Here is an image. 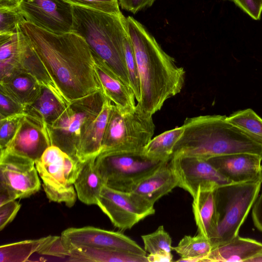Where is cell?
I'll use <instances>...</instances> for the list:
<instances>
[{"instance_id":"cell-1","label":"cell","mask_w":262,"mask_h":262,"mask_svg":"<svg viewBox=\"0 0 262 262\" xmlns=\"http://www.w3.org/2000/svg\"><path fill=\"white\" fill-rule=\"evenodd\" d=\"M19 28L70 102L101 91L93 52L81 36L51 33L27 21Z\"/></svg>"},{"instance_id":"cell-2","label":"cell","mask_w":262,"mask_h":262,"mask_svg":"<svg viewBox=\"0 0 262 262\" xmlns=\"http://www.w3.org/2000/svg\"><path fill=\"white\" fill-rule=\"evenodd\" d=\"M125 25L137 64L140 98L136 106L152 116L164 102L182 90L185 71L177 66L154 37L134 17H126Z\"/></svg>"},{"instance_id":"cell-3","label":"cell","mask_w":262,"mask_h":262,"mask_svg":"<svg viewBox=\"0 0 262 262\" xmlns=\"http://www.w3.org/2000/svg\"><path fill=\"white\" fill-rule=\"evenodd\" d=\"M226 118V116L221 115L187 118L170 159L192 157L208 160L238 153L254 154L262 159V146L228 122Z\"/></svg>"},{"instance_id":"cell-4","label":"cell","mask_w":262,"mask_h":262,"mask_svg":"<svg viewBox=\"0 0 262 262\" xmlns=\"http://www.w3.org/2000/svg\"><path fill=\"white\" fill-rule=\"evenodd\" d=\"M73 17L71 32L81 36L93 53L132 89L124 55L126 17L76 5Z\"/></svg>"},{"instance_id":"cell-5","label":"cell","mask_w":262,"mask_h":262,"mask_svg":"<svg viewBox=\"0 0 262 262\" xmlns=\"http://www.w3.org/2000/svg\"><path fill=\"white\" fill-rule=\"evenodd\" d=\"M152 116L143 113L136 106L124 110L113 103L101 152H143L155 133Z\"/></svg>"},{"instance_id":"cell-6","label":"cell","mask_w":262,"mask_h":262,"mask_svg":"<svg viewBox=\"0 0 262 262\" xmlns=\"http://www.w3.org/2000/svg\"><path fill=\"white\" fill-rule=\"evenodd\" d=\"M104 99L105 96L99 91L71 101L60 117L47 126L51 145L79 161L77 152L81 138L100 113Z\"/></svg>"},{"instance_id":"cell-7","label":"cell","mask_w":262,"mask_h":262,"mask_svg":"<svg viewBox=\"0 0 262 262\" xmlns=\"http://www.w3.org/2000/svg\"><path fill=\"white\" fill-rule=\"evenodd\" d=\"M262 185L257 180L218 187L215 198L218 225L213 247L230 241L239 230L256 200Z\"/></svg>"},{"instance_id":"cell-8","label":"cell","mask_w":262,"mask_h":262,"mask_svg":"<svg viewBox=\"0 0 262 262\" xmlns=\"http://www.w3.org/2000/svg\"><path fill=\"white\" fill-rule=\"evenodd\" d=\"M84 162L74 159L56 146L51 145L45 151L35 165L50 201L69 207L74 205L77 195L74 184Z\"/></svg>"},{"instance_id":"cell-9","label":"cell","mask_w":262,"mask_h":262,"mask_svg":"<svg viewBox=\"0 0 262 262\" xmlns=\"http://www.w3.org/2000/svg\"><path fill=\"white\" fill-rule=\"evenodd\" d=\"M165 162L155 160L142 152H101L95 166L104 185L114 189L130 192L135 186Z\"/></svg>"},{"instance_id":"cell-10","label":"cell","mask_w":262,"mask_h":262,"mask_svg":"<svg viewBox=\"0 0 262 262\" xmlns=\"http://www.w3.org/2000/svg\"><path fill=\"white\" fill-rule=\"evenodd\" d=\"M38 174L32 160L1 150L0 205L38 192L41 186Z\"/></svg>"},{"instance_id":"cell-11","label":"cell","mask_w":262,"mask_h":262,"mask_svg":"<svg viewBox=\"0 0 262 262\" xmlns=\"http://www.w3.org/2000/svg\"><path fill=\"white\" fill-rule=\"evenodd\" d=\"M113 225L121 230L130 229L147 216L155 213L154 207L141 203L131 192H123L105 185L98 204Z\"/></svg>"},{"instance_id":"cell-12","label":"cell","mask_w":262,"mask_h":262,"mask_svg":"<svg viewBox=\"0 0 262 262\" xmlns=\"http://www.w3.org/2000/svg\"><path fill=\"white\" fill-rule=\"evenodd\" d=\"M178 181V187L192 198L199 189H204L232 183L207 160L192 157H178L169 161Z\"/></svg>"},{"instance_id":"cell-13","label":"cell","mask_w":262,"mask_h":262,"mask_svg":"<svg viewBox=\"0 0 262 262\" xmlns=\"http://www.w3.org/2000/svg\"><path fill=\"white\" fill-rule=\"evenodd\" d=\"M19 8L26 21L50 32H71L73 5L62 0H21Z\"/></svg>"},{"instance_id":"cell-14","label":"cell","mask_w":262,"mask_h":262,"mask_svg":"<svg viewBox=\"0 0 262 262\" xmlns=\"http://www.w3.org/2000/svg\"><path fill=\"white\" fill-rule=\"evenodd\" d=\"M60 238L65 249L80 246L111 248L146 256L144 249L122 233L92 226L68 228L62 232Z\"/></svg>"},{"instance_id":"cell-15","label":"cell","mask_w":262,"mask_h":262,"mask_svg":"<svg viewBox=\"0 0 262 262\" xmlns=\"http://www.w3.org/2000/svg\"><path fill=\"white\" fill-rule=\"evenodd\" d=\"M51 145L47 127L24 114L15 136L3 150L35 162Z\"/></svg>"},{"instance_id":"cell-16","label":"cell","mask_w":262,"mask_h":262,"mask_svg":"<svg viewBox=\"0 0 262 262\" xmlns=\"http://www.w3.org/2000/svg\"><path fill=\"white\" fill-rule=\"evenodd\" d=\"M207 160L232 183L262 181V159L258 155L238 153Z\"/></svg>"},{"instance_id":"cell-17","label":"cell","mask_w":262,"mask_h":262,"mask_svg":"<svg viewBox=\"0 0 262 262\" xmlns=\"http://www.w3.org/2000/svg\"><path fill=\"white\" fill-rule=\"evenodd\" d=\"M176 187L178 181L168 161L140 181L130 192L142 204L154 207L158 200Z\"/></svg>"},{"instance_id":"cell-18","label":"cell","mask_w":262,"mask_h":262,"mask_svg":"<svg viewBox=\"0 0 262 262\" xmlns=\"http://www.w3.org/2000/svg\"><path fill=\"white\" fill-rule=\"evenodd\" d=\"M61 247L60 237L49 235L1 245L0 262H24L34 253L57 256Z\"/></svg>"},{"instance_id":"cell-19","label":"cell","mask_w":262,"mask_h":262,"mask_svg":"<svg viewBox=\"0 0 262 262\" xmlns=\"http://www.w3.org/2000/svg\"><path fill=\"white\" fill-rule=\"evenodd\" d=\"M93 56L96 73L104 95L121 109L134 108L136 106V98L133 90L126 85L102 60L94 54Z\"/></svg>"},{"instance_id":"cell-20","label":"cell","mask_w":262,"mask_h":262,"mask_svg":"<svg viewBox=\"0 0 262 262\" xmlns=\"http://www.w3.org/2000/svg\"><path fill=\"white\" fill-rule=\"evenodd\" d=\"M217 188L199 189L193 198L192 204L198 232L209 238L211 242L216 237L217 231L218 215L215 198Z\"/></svg>"},{"instance_id":"cell-21","label":"cell","mask_w":262,"mask_h":262,"mask_svg":"<svg viewBox=\"0 0 262 262\" xmlns=\"http://www.w3.org/2000/svg\"><path fill=\"white\" fill-rule=\"evenodd\" d=\"M262 250V243L237 235L230 241L213 247L202 262H248Z\"/></svg>"},{"instance_id":"cell-22","label":"cell","mask_w":262,"mask_h":262,"mask_svg":"<svg viewBox=\"0 0 262 262\" xmlns=\"http://www.w3.org/2000/svg\"><path fill=\"white\" fill-rule=\"evenodd\" d=\"M112 102L106 96L102 108L97 117L89 125L79 143L77 157L84 162L97 157L101 152L102 143L108 122Z\"/></svg>"},{"instance_id":"cell-23","label":"cell","mask_w":262,"mask_h":262,"mask_svg":"<svg viewBox=\"0 0 262 262\" xmlns=\"http://www.w3.org/2000/svg\"><path fill=\"white\" fill-rule=\"evenodd\" d=\"M66 249L70 261L148 262L147 256L114 249L80 246Z\"/></svg>"},{"instance_id":"cell-24","label":"cell","mask_w":262,"mask_h":262,"mask_svg":"<svg viewBox=\"0 0 262 262\" xmlns=\"http://www.w3.org/2000/svg\"><path fill=\"white\" fill-rule=\"evenodd\" d=\"M96 158L84 162L74 184L78 198L88 205H97L104 185L95 166Z\"/></svg>"},{"instance_id":"cell-25","label":"cell","mask_w":262,"mask_h":262,"mask_svg":"<svg viewBox=\"0 0 262 262\" xmlns=\"http://www.w3.org/2000/svg\"><path fill=\"white\" fill-rule=\"evenodd\" d=\"M68 105L50 90L42 86L37 99L26 106L25 114L47 126L54 122Z\"/></svg>"},{"instance_id":"cell-26","label":"cell","mask_w":262,"mask_h":262,"mask_svg":"<svg viewBox=\"0 0 262 262\" xmlns=\"http://www.w3.org/2000/svg\"><path fill=\"white\" fill-rule=\"evenodd\" d=\"M0 86L11 93L25 107L37 99L42 88L32 75L19 69L1 79Z\"/></svg>"},{"instance_id":"cell-27","label":"cell","mask_w":262,"mask_h":262,"mask_svg":"<svg viewBox=\"0 0 262 262\" xmlns=\"http://www.w3.org/2000/svg\"><path fill=\"white\" fill-rule=\"evenodd\" d=\"M18 69L32 75L42 86L50 90L63 103L70 104L71 102L60 91L27 40L19 58Z\"/></svg>"},{"instance_id":"cell-28","label":"cell","mask_w":262,"mask_h":262,"mask_svg":"<svg viewBox=\"0 0 262 262\" xmlns=\"http://www.w3.org/2000/svg\"><path fill=\"white\" fill-rule=\"evenodd\" d=\"M27 39L19 29L0 35V80L18 69V62Z\"/></svg>"},{"instance_id":"cell-29","label":"cell","mask_w":262,"mask_h":262,"mask_svg":"<svg viewBox=\"0 0 262 262\" xmlns=\"http://www.w3.org/2000/svg\"><path fill=\"white\" fill-rule=\"evenodd\" d=\"M213 248L209 238L198 232L195 236L185 235L172 247L181 257L178 261H202Z\"/></svg>"},{"instance_id":"cell-30","label":"cell","mask_w":262,"mask_h":262,"mask_svg":"<svg viewBox=\"0 0 262 262\" xmlns=\"http://www.w3.org/2000/svg\"><path fill=\"white\" fill-rule=\"evenodd\" d=\"M183 131L181 126L162 133L150 140L144 147L143 154L153 160L169 161L174 146Z\"/></svg>"},{"instance_id":"cell-31","label":"cell","mask_w":262,"mask_h":262,"mask_svg":"<svg viewBox=\"0 0 262 262\" xmlns=\"http://www.w3.org/2000/svg\"><path fill=\"white\" fill-rule=\"evenodd\" d=\"M226 120L262 146V118L252 109L235 112L226 116Z\"/></svg>"},{"instance_id":"cell-32","label":"cell","mask_w":262,"mask_h":262,"mask_svg":"<svg viewBox=\"0 0 262 262\" xmlns=\"http://www.w3.org/2000/svg\"><path fill=\"white\" fill-rule=\"evenodd\" d=\"M144 250L152 254L172 255V240L170 235L160 226L154 232L141 236Z\"/></svg>"},{"instance_id":"cell-33","label":"cell","mask_w":262,"mask_h":262,"mask_svg":"<svg viewBox=\"0 0 262 262\" xmlns=\"http://www.w3.org/2000/svg\"><path fill=\"white\" fill-rule=\"evenodd\" d=\"M25 21L19 5L0 8V35L16 32Z\"/></svg>"},{"instance_id":"cell-34","label":"cell","mask_w":262,"mask_h":262,"mask_svg":"<svg viewBox=\"0 0 262 262\" xmlns=\"http://www.w3.org/2000/svg\"><path fill=\"white\" fill-rule=\"evenodd\" d=\"M124 48L125 62L130 86L135 95L136 100L138 102L140 98L139 75L133 47L128 32L124 39Z\"/></svg>"},{"instance_id":"cell-35","label":"cell","mask_w":262,"mask_h":262,"mask_svg":"<svg viewBox=\"0 0 262 262\" xmlns=\"http://www.w3.org/2000/svg\"><path fill=\"white\" fill-rule=\"evenodd\" d=\"M25 106L4 88L0 86V119L25 114Z\"/></svg>"},{"instance_id":"cell-36","label":"cell","mask_w":262,"mask_h":262,"mask_svg":"<svg viewBox=\"0 0 262 262\" xmlns=\"http://www.w3.org/2000/svg\"><path fill=\"white\" fill-rule=\"evenodd\" d=\"M24 114L0 119V149H4L15 136Z\"/></svg>"},{"instance_id":"cell-37","label":"cell","mask_w":262,"mask_h":262,"mask_svg":"<svg viewBox=\"0 0 262 262\" xmlns=\"http://www.w3.org/2000/svg\"><path fill=\"white\" fill-rule=\"evenodd\" d=\"M72 5L80 6L114 15L122 14L118 0H62Z\"/></svg>"},{"instance_id":"cell-38","label":"cell","mask_w":262,"mask_h":262,"mask_svg":"<svg viewBox=\"0 0 262 262\" xmlns=\"http://www.w3.org/2000/svg\"><path fill=\"white\" fill-rule=\"evenodd\" d=\"M20 207L21 204L16 201V200L9 201L0 205L1 230L14 220Z\"/></svg>"},{"instance_id":"cell-39","label":"cell","mask_w":262,"mask_h":262,"mask_svg":"<svg viewBox=\"0 0 262 262\" xmlns=\"http://www.w3.org/2000/svg\"><path fill=\"white\" fill-rule=\"evenodd\" d=\"M252 19L259 20L262 13V0H229Z\"/></svg>"},{"instance_id":"cell-40","label":"cell","mask_w":262,"mask_h":262,"mask_svg":"<svg viewBox=\"0 0 262 262\" xmlns=\"http://www.w3.org/2000/svg\"><path fill=\"white\" fill-rule=\"evenodd\" d=\"M156 0H118L121 8L133 14L151 7Z\"/></svg>"},{"instance_id":"cell-41","label":"cell","mask_w":262,"mask_h":262,"mask_svg":"<svg viewBox=\"0 0 262 262\" xmlns=\"http://www.w3.org/2000/svg\"><path fill=\"white\" fill-rule=\"evenodd\" d=\"M251 216L254 226L262 232V189L252 206Z\"/></svg>"},{"instance_id":"cell-42","label":"cell","mask_w":262,"mask_h":262,"mask_svg":"<svg viewBox=\"0 0 262 262\" xmlns=\"http://www.w3.org/2000/svg\"><path fill=\"white\" fill-rule=\"evenodd\" d=\"M148 262L171 261L172 255L149 254L147 256Z\"/></svg>"},{"instance_id":"cell-43","label":"cell","mask_w":262,"mask_h":262,"mask_svg":"<svg viewBox=\"0 0 262 262\" xmlns=\"http://www.w3.org/2000/svg\"><path fill=\"white\" fill-rule=\"evenodd\" d=\"M17 0H0V8L19 6Z\"/></svg>"},{"instance_id":"cell-44","label":"cell","mask_w":262,"mask_h":262,"mask_svg":"<svg viewBox=\"0 0 262 262\" xmlns=\"http://www.w3.org/2000/svg\"><path fill=\"white\" fill-rule=\"evenodd\" d=\"M248 262H262V250L259 253L248 260Z\"/></svg>"},{"instance_id":"cell-45","label":"cell","mask_w":262,"mask_h":262,"mask_svg":"<svg viewBox=\"0 0 262 262\" xmlns=\"http://www.w3.org/2000/svg\"><path fill=\"white\" fill-rule=\"evenodd\" d=\"M17 1H18L19 3H20L21 0H17Z\"/></svg>"}]
</instances>
